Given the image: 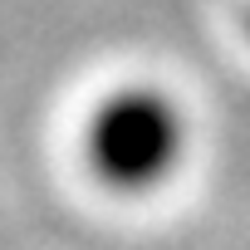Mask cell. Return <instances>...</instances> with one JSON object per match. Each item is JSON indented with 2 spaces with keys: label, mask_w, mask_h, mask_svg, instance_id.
Returning <instances> with one entry per match:
<instances>
[{
  "label": "cell",
  "mask_w": 250,
  "mask_h": 250,
  "mask_svg": "<svg viewBox=\"0 0 250 250\" xmlns=\"http://www.w3.org/2000/svg\"><path fill=\"white\" fill-rule=\"evenodd\" d=\"M187 147V123L162 88H123L88 118V167L113 191H152Z\"/></svg>",
  "instance_id": "6da1fadb"
}]
</instances>
